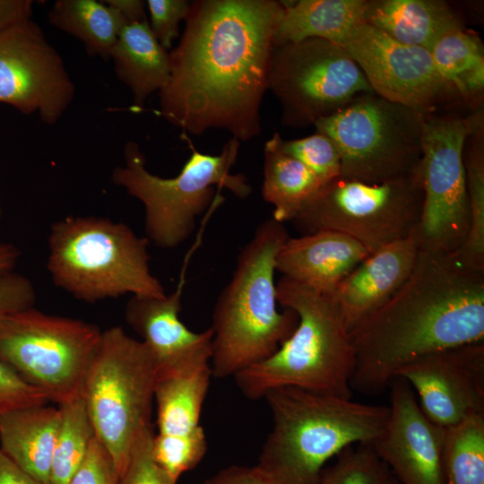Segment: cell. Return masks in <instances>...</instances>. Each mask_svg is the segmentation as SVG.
Here are the masks:
<instances>
[{"label": "cell", "instance_id": "6da1fadb", "mask_svg": "<svg viewBox=\"0 0 484 484\" xmlns=\"http://www.w3.org/2000/svg\"><path fill=\"white\" fill-rule=\"evenodd\" d=\"M283 10L275 0L192 2L179 42L169 53L160 114L186 134L223 129L239 142L256 137Z\"/></svg>", "mask_w": 484, "mask_h": 484}, {"label": "cell", "instance_id": "7a4b0ae2", "mask_svg": "<svg viewBox=\"0 0 484 484\" xmlns=\"http://www.w3.org/2000/svg\"><path fill=\"white\" fill-rule=\"evenodd\" d=\"M350 336L351 389L379 394L410 362L483 342L484 271L463 267L452 254L419 250L402 288Z\"/></svg>", "mask_w": 484, "mask_h": 484}, {"label": "cell", "instance_id": "3957f363", "mask_svg": "<svg viewBox=\"0 0 484 484\" xmlns=\"http://www.w3.org/2000/svg\"><path fill=\"white\" fill-rule=\"evenodd\" d=\"M264 397L273 426L257 466L274 484H319L325 462L350 445L373 443L390 413L389 406L293 386L272 388Z\"/></svg>", "mask_w": 484, "mask_h": 484}, {"label": "cell", "instance_id": "277c9868", "mask_svg": "<svg viewBox=\"0 0 484 484\" xmlns=\"http://www.w3.org/2000/svg\"><path fill=\"white\" fill-rule=\"evenodd\" d=\"M289 237L283 223L268 219L240 251L212 313V376H234L266 359L298 326L294 311L277 309L275 263Z\"/></svg>", "mask_w": 484, "mask_h": 484}, {"label": "cell", "instance_id": "5b68a950", "mask_svg": "<svg viewBox=\"0 0 484 484\" xmlns=\"http://www.w3.org/2000/svg\"><path fill=\"white\" fill-rule=\"evenodd\" d=\"M276 299L298 315V326L272 356L233 376L241 393L255 400L272 388L293 386L351 399L354 350L334 293L282 276Z\"/></svg>", "mask_w": 484, "mask_h": 484}, {"label": "cell", "instance_id": "8992f818", "mask_svg": "<svg viewBox=\"0 0 484 484\" xmlns=\"http://www.w3.org/2000/svg\"><path fill=\"white\" fill-rule=\"evenodd\" d=\"M148 244L125 223L70 216L50 227L47 267L56 286L86 303L127 293L163 298L165 289L151 272Z\"/></svg>", "mask_w": 484, "mask_h": 484}, {"label": "cell", "instance_id": "52a82bcc", "mask_svg": "<svg viewBox=\"0 0 484 484\" xmlns=\"http://www.w3.org/2000/svg\"><path fill=\"white\" fill-rule=\"evenodd\" d=\"M182 138L191 154L177 176L165 178L148 171L145 157L133 141L124 147L125 164L112 174L115 185L143 204L145 238L161 249L175 248L192 235L197 218L221 199L214 186L226 188L240 199L252 193L243 174L230 172L240 146L238 139L231 137L220 153L211 155L198 151L186 134Z\"/></svg>", "mask_w": 484, "mask_h": 484}, {"label": "cell", "instance_id": "ba28073f", "mask_svg": "<svg viewBox=\"0 0 484 484\" xmlns=\"http://www.w3.org/2000/svg\"><path fill=\"white\" fill-rule=\"evenodd\" d=\"M157 364L149 348L121 326L102 332L82 388L95 436L118 476L139 435L151 426Z\"/></svg>", "mask_w": 484, "mask_h": 484}, {"label": "cell", "instance_id": "9c48e42d", "mask_svg": "<svg viewBox=\"0 0 484 484\" xmlns=\"http://www.w3.org/2000/svg\"><path fill=\"white\" fill-rule=\"evenodd\" d=\"M426 119L417 111L372 92L314 126L336 144L341 155L340 177L380 184L421 171Z\"/></svg>", "mask_w": 484, "mask_h": 484}, {"label": "cell", "instance_id": "30bf717a", "mask_svg": "<svg viewBox=\"0 0 484 484\" xmlns=\"http://www.w3.org/2000/svg\"><path fill=\"white\" fill-rule=\"evenodd\" d=\"M423 204L421 171L380 184L337 177L322 186L290 222L301 235L341 232L373 254L413 235Z\"/></svg>", "mask_w": 484, "mask_h": 484}, {"label": "cell", "instance_id": "8fae6325", "mask_svg": "<svg viewBox=\"0 0 484 484\" xmlns=\"http://www.w3.org/2000/svg\"><path fill=\"white\" fill-rule=\"evenodd\" d=\"M101 333L93 324L31 307L0 319V360L59 406L81 397Z\"/></svg>", "mask_w": 484, "mask_h": 484}, {"label": "cell", "instance_id": "7c38bea8", "mask_svg": "<svg viewBox=\"0 0 484 484\" xmlns=\"http://www.w3.org/2000/svg\"><path fill=\"white\" fill-rule=\"evenodd\" d=\"M268 90L281 104V123L295 128L314 125L374 92L342 46L316 38L273 46Z\"/></svg>", "mask_w": 484, "mask_h": 484}, {"label": "cell", "instance_id": "4fadbf2b", "mask_svg": "<svg viewBox=\"0 0 484 484\" xmlns=\"http://www.w3.org/2000/svg\"><path fill=\"white\" fill-rule=\"evenodd\" d=\"M471 115L441 114L424 124L421 177L424 204L413 234L419 250L454 254L471 223L463 150Z\"/></svg>", "mask_w": 484, "mask_h": 484}, {"label": "cell", "instance_id": "5bb4252c", "mask_svg": "<svg viewBox=\"0 0 484 484\" xmlns=\"http://www.w3.org/2000/svg\"><path fill=\"white\" fill-rule=\"evenodd\" d=\"M341 46L375 93L426 118L463 103L426 48L400 43L366 23L356 26Z\"/></svg>", "mask_w": 484, "mask_h": 484}, {"label": "cell", "instance_id": "9a60e30c", "mask_svg": "<svg viewBox=\"0 0 484 484\" xmlns=\"http://www.w3.org/2000/svg\"><path fill=\"white\" fill-rule=\"evenodd\" d=\"M75 93L61 56L30 19L0 32V102L55 124Z\"/></svg>", "mask_w": 484, "mask_h": 484}, {"label": "cell", "instance_id": "2e32d148", "mask_svg": "<svg viewBox=\"0 0 484 484\" xmlns=\"http://www.w3.org/2000/svg\"><path fill=\"white\" fill-rule=\"evenodd\" d=\"M395 377L413 386L424 415L443 428L472 414L484 413V342L420 357Z\"/></svg>", "mask_w": 484, "mask_h": 484}, {"label": "cell", "instance_id": "e0dca14e", "mask_svg": "<svg viewBox=\"0 0 484 484\" xmlns=\"http://www.w3.org/2000/svg\"><path fill=\"white\" fill-rule=\"evenodd\" d=\"M390 413L382 434L371 443L402 484H446L443 452L445 428L422 412L411 386L394 377Z\"/></svg>", "mask_w": 484, "mask_h": 484}, {"label": "cell", "instance_id": "ac0fdd59", "mask_svg": "<svg viewBox=\"0 0 484 484\" xmlns=\"http://www.w3.org/2000/svg\"><path fill=\"white\" fill-rule=\"evenodd\" d=\"M186 266L171 294L163 298L132 296L125 306L126 323L143 338L154 357L157 370L173 368L202 357L212 358V329L194 333L179 318Z\"/></svg>", "mask_w": 484, "mask_h": 484}, {"label": "cell", "instance_id": "d6986e66", "mask_svg": "<svg viewBox=\"0 0 484 484\" xmlns=\"http://www.w3.org/2000/svg\"><path fill=\"white\" fill-rule=\"evenodd\" d=\"M418 254L411 235L370 254L340 283L334 296L349 333L396 294L411 273Z\"/></svg>", "mask_w": 484, "mask_h": 484}, {"label": "cell", "instance_id": "ffe728a7", "mask_svg": "<svg viewBox=\"0 0 484 484\" xmlns=\"http://www.w3.org/2000/svg\"><path fill=\"white\" fill-rule=\"evenodd\" d=\"M370 253L352 238L334 230L289 237L279 251L275 269L283 277L324 293L340 283Z\"/></svg>", "mask_w": 484, "mask_h": 484}, {"label": "cell", "instance_id": "44dd1931", "mask_svg": "<svg viewBox=\"0 0 484 484\" xmlns=\"http://www.w3.org/2000/svg\"><path fill=\"white\" fill-rule=\"evenodd\" d=\"M363 20L400 43L428 50L447 31L464 27L442 0H367Z\"/></svg>", "mask_w": 484, "mask_h": 484}, {"label": "cell", "instance_id": "7402d4cb", "mask_svg": "<svg viewBox=\"0 0 484 484\" xmlns=\"http://www.w3.org/2000/svg\"><path fill=\"white\" fill-rule=\"evenodd\" d=\"M60 423L59 408L48 404L9 412L0 418V449L34 479L49 484Z\"/></svg>", "mask_w": 484, "mask_h": 484}, {"label": "cell", "instance_id": "603a6c76", "mask_svg": "<svg viewBox=\"0 0 484 484\" xmlns=\"http://www.w3.org/2000/svg\"><path fill=\"white\" fill-rule=\"evenodd\" d=\"M212 376L210 357L157 371L154 400L159 434L186 435L201 427V411Z\"/></svg>", "mask_w": 484, "mask_h": 484}, {"label": "cell", "instance_id": "cb8c5ba5", "mask_svg": "<svg viewBox=\"0 0 484 484\" xmlns=\"http://www.w3.org/2000/svg\"><path fill=\"white\" fill-rule=\"evenodd\" d=\"M110 58L117 78L130 90L135 107L141 108L169 81V52L156 39L148 21L124 26Z\"/></svg>", "mask_w": 484, "mask_h": 484}, {"label": "cell", "instance_id": "d4e9b609", "mask_svg": "<svg viewBox=\"0 0 484 484\" xmlns=\"http://www.w3.org/2000/svg\"><path fill=\"white\" fill-rule=\"evenodd\" d=\"M367 0L281 1L284 10L273 44L316 38L342 45L350 31L364 23Z\"/></svg>", "mask_w": 484, "mask_h": 484}, {"label": "cell", "instance_id": "484cf974", "mask_svg": "<svg viewBox=\"0 0 484 484\" xmlns=\"http://www.w3.org/2000/svg\"><path fill=\"white\" fill-rule=\"evenodd\" d=\"M441 75L454 87L463 104L480 108L484 91V47L465 27L442 35L429 49Z\"/></svg>", "mask_w": 484, "mask_h": 484}, {"label": "cell", "instance_id": "4316f807", "mask_svg": "<svg viewBox=\"0 0 484 484\" xmlns=\"http://www.w3.org/2000/svg\"><path fill=\"white\" fill-rule=\"evenodd\" d=\"M53 26L81 40L91 55L109 59L127 23L112 7L96 0H58L49 12Z\"/></svg>", "mask_w": 484, "mask_h": 484}, {"label": "cell", "instance_id": "83f0119b", "mask_svg": "<svg viewBox=\"0 0 484 484\" xmlns=\"http://www.w3.org/2000/svg\"><path fill=\"white\" fill-rule=\"evenodd\" d=\"M471 114V126L463 150L471 223L462 245L452 254L463 267L484 271V124L483 110Z\"/></svg>", "mask_w": 484, "mask_h": 484}, {"label": "cell", "instance_id": "f1b7e54d", "mask_svg": "<svg viewBox=\"0 0 484 484\" xmlns=\"http://www.w3.org/2000/svg\"><path fill=\"white\" fill-rule=\"evenodd\" d=\"M322 186L320 179L300 161L264 149L262 196L273 206L272 219L276 221H291Z\"/></svg>", "mask_w": 484, "mask_h": 484}, {"label": "cell", "instance_id": "f546056e", "mask_svg": "<svg viewBox=\"0 0 484 484\" xmlns=\"http://www.w3.org/2000/svg\"><path fill=\"white\" fill-rule=\"evenodd\" d=\"M443 463L446 484H484V413L445 428Z\"/></svg>", "mask_w": 484, "mask_h": 484}, {"label": "cell", "instance_id": "4dcf8cb0", "mask_svg": "<svg viewBox=\"0 0 484 484\" xmlns=\"http://www.w3.org/2000/svg\"><path fill=\"white\" fill-rule=\"evenodd\" d=\"M58 408L61 423L52 457L49 484H70L83 462L95 434L81 397Z\"/></svg>", "mask_w": 484, "mask_h": 484}, {"label": "cell", "instance_id": "1f68e13d", "mask_svg": "<svg viewBox=\"0 0 484 484\" xmlns=\"http://www.w3.org/2000/svg\"><path fill=\"white\" fill-rule=\"evenodd\" d=\"M319 484H402L369 443L345 448L323 469Z\"/></svg>", "mask_w": 484, "mask_h": 484}, {"label": "cell", "instance_id": "d6a6232c", "mask_svg": "<svg viewBox=\"0 0 484 484\" xmlns=\"http://www.w3.org/2000/svg\"><path fill=\"white\" fill-rule=\"evenodd\" d=\"M296 159L308 168L323 186L341 175V155L334 142L328 136L315 134L295 140H285L275 133L264 144Z\"/></svg>", "mask_w": 484, "mask_h": 484}, {"label": "cell", "instance_id": "836d02e7", "mask_svg": "<svg viewBox=\"0 0 484 484\" xmlns=\"http://www.w3.org/2000/svg\"><path fill=\"white\" fill-rule=\"evenodd\" d=\"M207 451L204 430L199 427L186 435H154L152 454L156 462L177 482L179 477L194 469Z\"/></svg>", "mask_w": 484, "mask_h": 484}, {"label": "cell", "instance_id": "e575fe53", "mask_svg": "<svg viewBox=\"0 0 484 484\" xmlns=\"http://www.w3.org/2000/svg\"><path fill=\"white\" fill-rule=\"evenodd\" d=\"M152 425L137 437L117 484H177L156 462L152 454Z\"/></svg>", "mask_w": 484, "mask_h": 484}, {"label": "cell", "instance_id": "d590c367", "mask_svg": "<svg viewBox=\"0 0 484 484\" xmlns=\"http://www.w3.org/2000/svg\"><path fill=\"white\" fill-rule=\"evenodd\" d=\"M48 402V396L41 390L27 383L0 360V418L17 410Z\"/></svg>", "mask_w": 484, "mask_h": 484}, {"label": "cell", "instance_id": "8d00e7d4", "mask_svg": "<svg viewBox=\"0 0 484 484\" xmlns=\"http://www.w3.org/2000/svg\"><path fill=\"white\" fill-rule=\"evenodd\" d=\"M191 2L186 0H148L150 27L160 45L166 51L172 48L179 35V24L186 20Z\"/></svg>", "mask_w": 484, "mask_h": 484}, {"label": "cell", "instance_id": "74e56055", "mask_svg": "<svg viewBox=\"0 0 484 484\" xmlns=\"http://www.w3.org/2000/svg\"><path fill=\"white\" fill-rule=\"evenodd\" d=\"M118 472L113 460L94 436L88 454L70 484H117Z\"/></svg>", "mask_w": 484, "mask_h": 484}, {"label": "cell", "instance_id": "f35d334b", "mask_svg": "<svg viewBox=\"0 0 484 484\" xmlns=\"http://www.w3.org/2000/svg\"><path fill=\"white\" fill-rule=\"evenodd\" d=\"M35 299V289L27 277L14 272L0 276V319L34 307Z\"/></svg>", "mask_w": 484, "mask_h": 484}, {"label": "cell", "instance_id": "ab89813d", "mask_svg": "<svg viewBox=\"0 0 484 484\" xmlns=\"http://www.w3.org/2000/svg\"><path fill=\"white\" fill-rule=\"evenodd\" d=\"M204 484H274L257 466L233 465L205 480Z\"/></svg>", "mask_w": 484, "mask_h": 484}, {"label": "cell", "instance_id": "60d3db41", "mask_svg": "<svg viewBox=\"0 0 484 484\" xmlns=\"http://www.w3.org/2000/svg\"><path fill=\"white\" fill-rule=\"evenodd\" d=\"M32 1L0 0V32L20 22L30 19Z\"/></svg>", "mask_w": 484, "mask_h": 484}, {"label": "cell", "instance_id": "b9f144b4", "mask_svg": "<svg viewBox=\"0 0 484 484\" xmlns=\"http://www.w3.org/2000/svg\"><path fill=\"white\" fill-rule=\"evenodd\" d=\"M0 484H44L19 467L0 449Z\"/></svg>", "mask_w": 484, "mask_h": 484}, {"label": "cell", "instance_id": "7bdbcfd3", "mask_svg": "<svg viewBox=\"0 0 484 484\" xmlns=\"http://www.w3.org/2000/svg\"><path fill=\"white\" fill-rule=\"evenodd\" d=\"M115 9L127 24L147 21L145 4L140 0H105L103 1Z\"/></svg>", "mask_w": 484, "mask_h": 484}, {"label": "cell", "instance_id": "ee69618b", "mask_svg": "<svg viewBox=\"0 0 484 484\" xmlns=\"http://www.w3.org/2000/svg\"><path fill=\"white\" fill-rule=\"evenodd\" d=\"M20 256V251L15 246L0 242V276L13 272Z\"/></svg>", "mask_w": 484, "mask_h": 484}]
</instances>
